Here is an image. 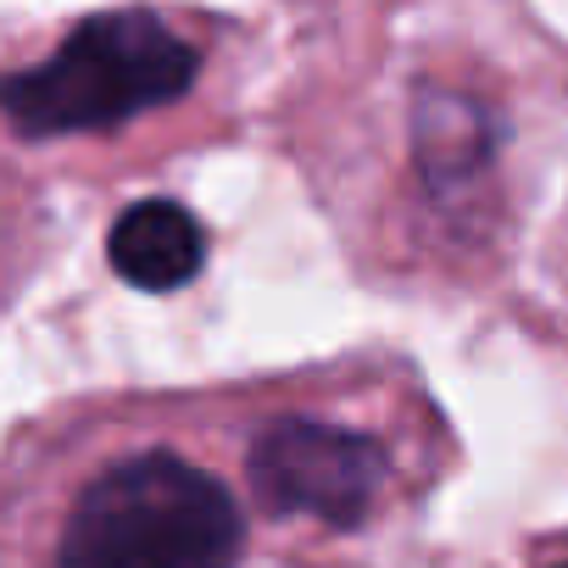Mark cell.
Wrapping results in <instances>:
<instances>
[{
    "mask_svg": "<svg viewBox=\"0 0 568 568\" xmlns=\"http://www.w3.org/2000/svg\"><path fill=\"white\" fill-rule=\"evenodd\" d=\"M195 73L201 51L162 12H95L73 23L45 62L0 79V118L29 140L106 134L173 106Z\"/></svg>",
    "mask_w": 568,
    "mask_h": 568,
    "instance_id": "obj_1",
    "label": "cell"
},
{
    "mask_svg": "<svg viewBox=\"0 0 568 568\" xmlns=\"http://www.w3.org/2000/svg\"><path fill=\"white\" fill-rule=\"evenodd\" d=\"M385 452L341 424L278 418L251 446V485L273 513L357 529L385 496Z\"/></svg>",
    "mask_w": 568,
    "mask_h": 568,
    "instance_id": "obj_3",
    "label": "cell"
},
{
    "mask_svg": "<svg viewBox=\"0 0 568 568\" xmlns=\"http://www.w3.org/2000/svg\"><path fill=\"white\" fill-rule=\"evenodd\" d=\"M112 267L118 278L140 284V291H179L201 273L206 234L179 201H134L112 223Z\"/></svg>",
    "mask_w": 568,
    "mask_h": 568,
    "instance_id": "obj_4",
    "label": "cell"
},
{
    "mask_svg": "<svg viewBox=\"0 0 568 568\" xmlns=\"http://www.w3.org/2000/svg\"><path fill=\"white\" fill-rule=\"evenodd\" d=\"M234 496L173 452L106 468L68 513L51 568H234Z\"/></svg>",
    "mask_w": 568,
    "mask_h": 568,
    "instance_id": "obj_2",
    "label": "cell"
}]
</instances>
